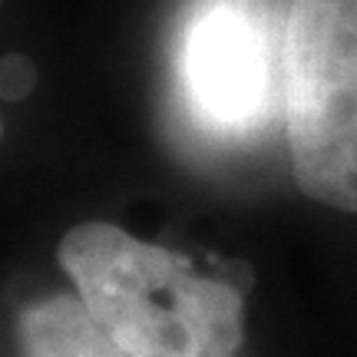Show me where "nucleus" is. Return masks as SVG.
Segmentation results:
<instances>
[{"label": "nucleus", "mask_w": 357, "mask_h": 357, "mask_svg": "<svg viewBox=\"0 0 357 357\" xmlns=\"http://www.w3.org/2000/svg\"><path fill=\"white\" fill-rule=\"evenodd\" d=\"M56 258L89 318L132 357H238L245 298L166 245L142 242L113 222H79Z\"/></svg>", "instance_id": "1"}, {"label": "nucleus", "mask_w": 357, "mask_h": 357, "mask_svg": "<svg viewBox=\"0 0 357 357\" xmlns=\"http://www.w3.org/2000/svg\"><path fill=\"white\" fill-rule=\"evenodd\" d=\"M281 109L301 195L357 215V0L291 3Z\"/></svg>", "instance_id": "2"}, {"label": "nucleus", "mask_w": 357, "mask_h": 357, "mask_svg": "<svg viewBox=\"0 0 357 357\" xmlns=\"http://www.w3.org/2000/svg\"><path fill=\"white\" fill-rule=\"evenodd\" d=\"M182 100L215 132H252L271 102L268 24L252 0H202L178 40Z\"/></svg>", "instance_id": "3"}, {"label": "nucleus", "mask_w": 357, "mask_h": 357, "mask_svg": "<svg viewBox=\"0 0 357 357\" xmlns=\"http://www.w3.org/2000/svg\"><path fill=\"white\" fill-rule=\"evenodd\" d=\"M20 341L26 357H132L89 318L79 298H47L24 311Z\"/></svg>", "instance_id": "4"}, {"label": "nucleus", "mask_w": 357, "mask_h": 357, "mask_svg": "<svg viewBox=\"0 0 357 357\" xmlns=\"http://www.w3.org/2000/svg\"><path fill=\"white\" fill-rule=\"evenodd\" d=\"M33 66H30V60L26 56H3L0 60V96L3 100H20V96H26L30 93V86H33Z\"/></svg>", "instance_id": "5"}, {"label": "nucleus", "mask_w": 357, "mask_h": 357, "mask_svg": "<svg viewBox=\"0 0 357 357\" xmlns=\"http://www.w3.org/2000/svg\"><path fill=\"white\" fill-rule=\"evenodd\" d=\"M0 136H3V119H0Z\"/></svg>", "instance_id": "6"}]
</instances>
